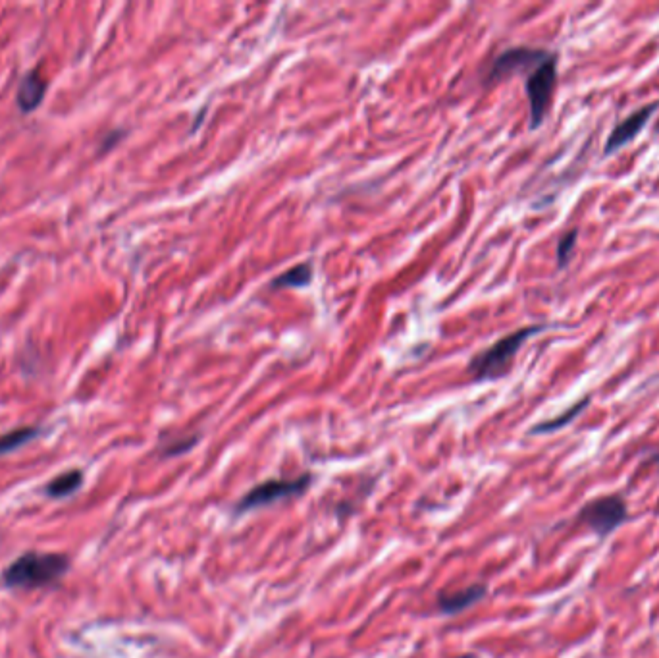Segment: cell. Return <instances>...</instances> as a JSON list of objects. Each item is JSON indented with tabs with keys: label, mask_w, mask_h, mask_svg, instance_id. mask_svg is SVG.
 <instances>
[{
	"label": "cell",
	"mask_w": 659,
	"mask_h": 658,
	"mask_svg": "<svg viewBox=\"0 0 659 658\" xmlns=\"http://www.w3.org/2000/svg\"><path fill=\"white\" fill-rule=\"evenodd\" d=\"M70 560L58 552H26L16 558L2 574L10 589H39L53 585L68 574Z\"/></svg>",
	"instance_id": "cell-1"
},
{
	"label": "cell",
	"mask_w": 659,
	"mask_h": 658,
	"mask_svg": "<svg viewBox=\"0 0 659 658\" xmlns=\"http://www.w3.org/2000/svg\"><path fill=\"white\" fill-rule=\"evenodd\" d=\"M548 327L550 325H534V327H525V329L515 330L511 334L503 336L494 346H490L488 350L473 357V361L467 367L469 375L478 383L498 381L501 377H505L511 369V363L517 356V352L523 348V344L527 342L528 338Z\"/></svg>",
	"instance_id": "cell-2"
},
{
	"label": "cell",
	"mask_w": 659,
	"mask_h": 658,
	"mask_svg": "<svg viewBox=\"0 0 659 658\" xmlns=\"http://www.w3.org/2000/svg\"><path fill=\"white\" fill-rule=\"evenodd\" d=\"M313 485V475L311 473H301L297 477H276V479H266L257 485H253L247 493L243 494L236 502L234 514L243 516L247 512H255L261 508L274 506L278 502L299 498L307 493Z\"/></svg>",
	"instance_id": "cell-3"
},
{
	"label": "cell",
	"mask_w": 659,
	"mask_h": 658,
	"mask_svg": "<svg viewBox=\"0 0 659 658\" xmlns=\"http://www.w3.org/2000/svg\"><path fill=\"white\" fill-rule=\"evenodd\" d=\"M555 82H557V55L554 53L540 66H536L532 72H528L525 89H527L528 105H530V130H536L542 126V122L550 110Z\"/></svg>",
	"instance_id": "cell-4"
},
{
	"label": "cell",
	"mask_w": 659,
	"mask_h": 658,
	"mask_svg": "<svg viewBox=\"0 0 659 658\" xmlns=\"http://www.w3.org/2000/svg\"><path fill=\"white\" fill-rule=\"evenodd\" d=\"M627 516H629L627 502L619 494L594 498L580 510L579 514L580 521L602 537H606L619 525H623L627 521Z\"/></svg>",
	"instance_id": "cell-5"
},
{
	"label": "cell",
	"mask_w": 659,
	"mask_h": 658,
	"mask_svg": "<svg viewBox=\"0 0 659 658\" xmlns=\"http://www.w3.org/2000/svg\"><path fill=\"white\" fill-rule=\"evenodd\" d=\"M554 55L546 49H534V47H513L503 51L500 56L494 58L490 72L486 74V83H496L509 78L511 74L519 72H532L536 66H540L544 60Z\"/></svg>",
	"instance_id": "cell-6"
},
{
	"label": "cell",
	"mask_w": 659,
	"mask_h": 658,
	"mask_svg": "<svg viewBox=\"0 0 659 658\" xmlns=\"http://www.w3.org/2000/svg\"><path fill=\"white\" fill-rule=\"evenodd\" d=\"M659 103H650L642 109L636 110L631 116H627L625 120H621L609 134V138L606 141V149L604 153L606 155H613L617 153L619 149H623L627 143H631L644 128L646 124L650 122V118L658 112Z\"/></svg>",
	"instance_id": "cell-7"
},
{
	"label": "cell",
	"mask_w": 659,
	"mask_h": 658,
	"mask_svg": "<svg viewBox=\"0 0 659 658\" xmlns=\"http://www.w3.org/2000/svg\"><path fill=\"white\" fill-rule=\"evenodd\" d=\"M486 595H488V585H484V583H473L469 587L455 589V591H442V593H438V612L442 616L461 614V612L473 608L480 601H484Z\"/></svg>",
	"instance_id": "cell-8"
},
{
	"label": "cell",
	"mask_w": 659,
	"mask_h": 658,
	"mask_svg": "<svg viewBox=\"0 0 659 658\" xmlns=\"http://www.w3.org/2000/svg\"><path fill=\"white\" fill-rule=\"evenodd\" d=\"M47 87H49V82L39 74V70L27 72L18 87V95H16L18 109L22 112H33L37 109L45 99Z\"/></svg>",
	"instance_id": "cell-9"
},
{
	"label": "cell",
	"mask_w": 659,
	"mask_h": 658,
	"mask_svg": "<svg viewBox=\"0 0 659 658\" xmlns=\"http://www.w3.org/2000/svg\"><path fill=\"white\" fill-rule=\"evenodd\" d=\"M311 280H313V267L309 263H303V265H295V267H291L290 271L276 276L272 280L270 288L272 290H278V288H303V286H309Z\"/></svg>",
	"instance_id": "cell-10"
},
{
	"label": "cell",
	"mask_w": 659,
	"mask_h": 658,
	"mask_svg": "<svg viewBox=\"0 0 659 658\" xmlns=\"http://www.w3.org/2000/svg\"><path fill=\"white\" fill-rule=\"evenodd\" d=\"M81 485H83L81 469H70V471L54 477L53 481L47 485V494L51 498H66V496L76 493Z\"/></svg>",
	"instance_id": "cell-11"
},
{
	"label": "cell",
	"mask_w": 659,
	"mask_h": 658,
	"mask_svg": "<svg viewBox=\"0 0 659 658\" xmlns=\"http://www.w3.org/2000/svg\"><path fill=\"white\" fill-rule=\"evenodd\" d=\"M590 404V398L586 396V398H582V400H579L575 406H571L567 412L561 413V415H557V417H554V419H550V421H544V423H538L536 427H532V435H546V433H554V431H559V429H563L565 425H569L575 417H579V413L586 408Z\"/></svg>",
	"instance_id": "cell-12"
},
{
	"label": "cell",
	"mask_w": 659,
	"mask_h": 658,
	"mask_svg": "<svg viewBox=\"0 0 659 658\" xmlns=\"http://www.w3.org/2000/svg\"><path fill=\"white\" fill-rule=\"evenodd\" d=\"M39 435H41L39 427H20V429H14V431L2 435L0 437V456L22 448L27 442L37 439Z\"/></svg>",
	"instance_id": "cell-13"
},
{
	"label": "cell",
	"mask_w": 659,
	"mask_h": 658,
	"mask_svg": "<svg viewBox=\"0 0 659 658\" xmlns=\"http://www.w3.org/2000/svg\"><path fill=\"white\" fill-rule=\"evenodd\" d=\"M201 440V433H193V435H178L172 439L164 440L160 444L159 452L162 458H178L184 456L189 450H193Z\"/></svg>",
	"instance_id": "cell-14"
},
{
	"label": "cell",
	"mask_w": 659,
	"mask_h": 658,
	"mask_svg": "<svg viewBox=\"0 0 659 658\" xmlns=\"http://www.w3.org/2000/svg\"><path fill=\"white\" fill-rule=\"evenodd\" d=\"M577 240H579V232L577 230H569L563 234V238L559 240L557 244V267L559 269H565L573 251H575V246H577Z\"/></svg>",
	"instance_id": "cell-15"
},
{
	"label": "cell",
	"mask_w": 659,
	"mask_h": 658,
	"mask_svg": "<svg viewBox=\"0 0 659 658\" xmlns=\"http://www.w3.org/2000/svg\"><path fill=\"white\" fill-rule=\"evenodd\" d=\"M122 136H124L122 132H114V134H110L108 138H105V143H103V149H101V151H105V149L108 151V149H110V145H112V143H116L118 138H122Z\"/></svg>",
	"instance_id": "cell-16"
},
{
	"label": "cell",
	"mask_w": 659,
	"mask_h": 658,
	"mask_svg": "<svg viewBox=\"0 0 659 658\" xmlns=\"http://www.w3.org/2000/svg\"><path fill=\"white\" fill-rule=\"evenodd\" d=\"M455 658H480L478 655H475V653H465V655H459V657Z\"/></svg>",
	"instance_id": "cell-17"
},
{
	"label": "cell",
	"mask_w": 659,
	"mask_h": 658,
	"mask_svg": "<svg viewBox=\"0 0 659 658\" xmlns=\"http://www.w3.org/2000/svg\"><path fill=\"white\" fill-rule=\"evenodd\" d=\"M654 462H658L659 464V454H656V458H654Z\"/></svg>",
	"instance_id": "cell-18"
}]
</instances>
